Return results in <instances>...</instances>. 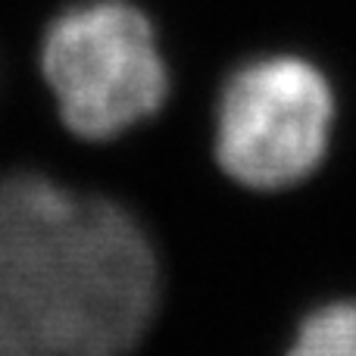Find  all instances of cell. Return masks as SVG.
<instances>
[{
  "instance_id": "obj_4",
  "label": "cell",
  "mask_w": 356,
  "mask_h": 356,
  "mask_svg": "<svg viewBox=\"0 0 356 356\" xmlns=\"http://www.w3.org/2000/svg\"><path fill=\"white\" fill-rule=\"evenodd\" d=\"M282 356H356V294L313 303L297 319Z\"/></svg>"
},
{
  "instance_id": "obj_3",
  "label": "cell",
  "mask_w": 356,
  "mask_h": 356,
  "mask_svg": "<svg viewBox=\"0 0 356 356\" xmlns=\"http://www.w3.org/2000/svg\"><path fill=\"white\" fill-rule=\"evenodd\" d=\"M63 129L110 144L154 122L172 97V72L150 16L131 0H79L50 19L38 50Z\"/></svg>"
},
{
  "instance_id": "obj_2",
  "label": "cell",
  "mask_w": 356,
  "mask_h": 356,
  "mask_svg": "<svg viewBox=\"0 0 356 356\" xmlns=\"http://www.w3.org/2000/svg\"><path fill=\"white\" fill-rule=\"evenodd\" d=\"M338 125V94L316 63L297 54L253 56L213 97L209 160L247 194H288L328 166Z\"/></svg>"
},
{
  "instance_id": "obj_1",
  "label": "cell",
  "mask_w": 356,
  "mask_h": 356,
  "mask_svg": "<svg viewBox=\"0 0 356 356\" xmlns=\"http://www.w3.org/2000/svg\"><path fill=\"white\" fill-rule=\"evenodd\" d=\"M163 291L135 203L44 172L0 178V356H135Z\"/></svg>"
}]
</instances>
